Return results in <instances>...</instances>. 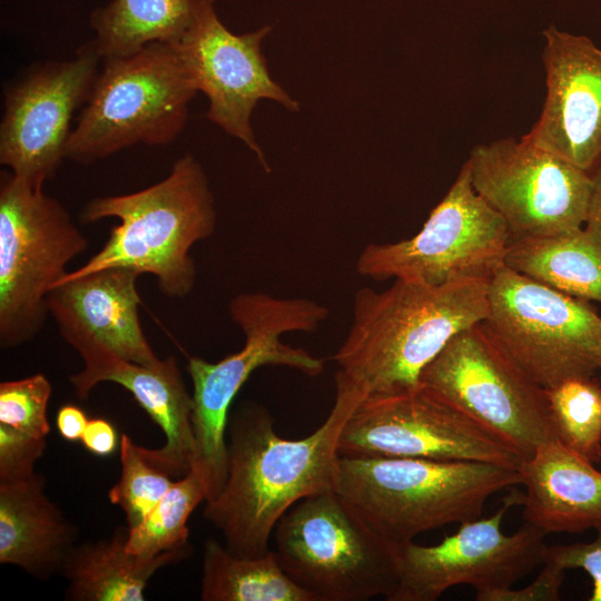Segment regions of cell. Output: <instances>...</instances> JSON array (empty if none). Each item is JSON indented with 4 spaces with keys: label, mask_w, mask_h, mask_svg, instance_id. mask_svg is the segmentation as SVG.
<instances>
[{
    "label": "cell",
    "mask_w": 601,
    "mask_h": 601,
    "mask_svg": "<svg viewBox=\"0 0 601 601\" xmlns=\"http://www.w3.org/2000/svg\"><path fill=\"white\" fill-rule=\"evenodd\" d=\"M361 403L336 390L326 420L300 440L280 437L273 417L258 405H247L228 418L227 477L220 493L206 502L204 518L221 532L230 553L266 554L276 524L293 505L335 490L341 433Z\"/></svg>",
    "instance_id": "cell-1"
},
{
    "label": "cell",
    "mask_w": 601,
    "mask_h": 601,
    "mask_svg": "<svg viewBox=\"0 0 601 601\" xmlns=\"http://www.w3.org/2000/svg\"><path fill=\"white\" fill-rule=\"evenodd\" d=\"M489 283L394 279L381 292L359 288L347 335L333 356L336 390L363 402L417 388L421 373L446 344L484 321Z\"/></svg>",
    "instance_id": "cell-2"
},
{
    "label": "cell",
    "mask_w": 601,
    "mask_h": 601,
    "mask_svg": "<svg viewBox=\"0 0 601 601\" xmlns=\"http://www.w3.org/2000/svg\"><path fill=\"white\" fill-rule=\"evenodd\" d=\"M109 217L119 224L100 250L62 278L126 267L154 275L169 297L181 298L193 290L196 266L189 252L216 227L213 193L193 156L179 158L161 181L131 194L93 198L80 214L86 224Z\"/></svg>",
    "instance_id": "cell-3"
},
{
    "label": "cell",
    "mask_w": 601,
    "mask_h": 601,
    "mask_svg": "<svg viewBox=\"0 0 601 601\" xmlns=\"http://www.w3.org/2000/svg\"><path fill=\"white\" fill-rule=\"evenodd\" d=\"M244 335L242 348L217 363L189 357L193 382L194 451L190 471L201 479L206 502L223 490L227 477L226 431L229 410L240 387L258 367L286 366L309 376L324 370V361L282 341L286 333L315 332L329 309L304 297H276L262 292L242 293L228 307Z\"/></svg>",
    "instance_id": "cell-4"
},
{
    "label": "cell",
    "mask_w": 601,
    "mask_h": 601,
    "mask_svg": "<svg viewBox=\"0 0 601 601\" xmlns=\"http://www.w3.org/2000/svg\"><path fill=\"white\" fill-rule=\"evenodd\" d=\"M521 484L518 469L471 461L339 456L335 491L387 541L481 516L493 494Z\"/></svg>",
    "instance_id": "cell-5"
},
{
    "label": "cell",
    "mask_w": 601,
    "mask_h": 601,
    "mask_svg": "<svg viewBox=\"0 0 601 601\" xmlns=\"http://www.w3.org/2000/svg\"><path fill=\"white\" fill-rule=\"evenodd\" d=\"M197 89L171 43L104 60L65 157L90 164L136 144L166 145L183 131Z\"/></svg>",
    "instance_id": "cell-6"
},
{
    "label": "cell",
    "mask_w": 601,
    "mask_h": 601,
    "mask_svg": "<svg viewBox=\"0 0 601 601\" xmlns=\"http://www.w3.org/2000/svg\"><path fill=\"white\" fill-rule=\"evenodd\" d=\"M274 533L283 570L315 601L388 600L398 584V545L372 529L335 490L297 502Z\"/></svg>",
    "instance_id": "cell-7"
},
{
    "label": "cell",
    "mask_w": 601,
    "mask_h": 601,
    "mask_svg": "<svg viewBox=\"0 0 601 601\" xmlns=\"http://www.w3.org/2000/svg\"><path fill=\"white\" fill-rule=\"evenodd\" d=\"M481 326L496 347L544 390L599 372L601 316L587 300L505 265L490 279L489 313Z\"/></svg>",
    "instance_id": "cell-8"
},
{
    "label": "cell",
    "mask_w": 601,
    "mask_h": 601,
    "mask_svg": "<svg viewBox=\"0 0 601 601\" xmlns=\"http://www.w3.org/2000/svg\"><path fill=\"white\" fill-rule=\"evenodd\" d=\"M88 247L67 209L11 171L0 177V346L31 341L48 315L47 296Z\"/></svg>",
    "instance_id": "cell-9"
},
{
    "label": "cell",
    "mask_w": 601,
    "mask_h": 601,
    "mask_svg": "<svg viewBox=\"0 0 601 601\" xmlns=\"http://www.w3.org/2000/svg\"><path fill=\"white\" fill-rule=\"evenodd\" d=\"M511 233L476 193L467 166L432 209L421 230L394 243L366 245L356 260L361 276L442 285L459 279L490 280L505 263Z\"/></svg>",
    "instance_id": "cell-10"
},
{
    "label": "cell",
    "mask_w": 601,
    "mask_h": 601,
    "mask_svg": "<svg viewBox=\"0 0 601 601\" xmlns=\"http://www.w3.org/2000/svg\"><path fill=\"white\" fill-rule=\"evenodd\" d=\"M420 385L529 459L558 441L545 390L523 374L480 324L457 333L423 370Z\"/></svg>",
    "instance_id": "cell-11"
},
{
    "label": "cell",
    "mask_w": 601,
    "mask_h": 601,
    "mask_svg": "<svg viewBox=\"0 0 601 601\" xmlns=\"http://www.w3.org/2000/svg\"><path fill=\"white\" fill-rule=\"evenodd\" d=\"M465 165L474 189L503 218L511 238L584 227L591 174L524 136L477 145Z\"/></svg>",
    "instance_id": "cell-12"
},
{
    "label": "cell",
    "mask_w": 601,
    "mask_h": 601,
    "mask_svg": "<svg viewBox=\"0 0 601 601\" xmlns=\"http://www.w3.org/2000/svg\"><path fill=\"white\" fill-rule=\"evenodd\" d=\"M338 452L344 456L486 462L518 470L524 461L504 439L421 385L364 400L343 427Z\"/></svg>",
    "instance_id": "cell-13"
},
{
    "label": "cell",
    "mask_w": 601,
    "mask_h": 601,
    "mask_svg": "<svg viewBox=\"0 0 601 601\" xmlns=\"http://www.w3.org/2000/svg\"><path fill=\"white\" fill-rule=\"evenodd\" d=\"M521 496L511 492L493 515L461 523L435 545H400V581L387 601H435L459 584L471 585L475 599L484 601L542 564L544 532L528 523L510 535L501 530L505 513L521 504Z\"/></svg>",
    "instance_id": "cell-14"
},
{
    "label": "cell",
    "mask_w": 601,
    "mask_h": 601,
    "mask_svg": "<svg viewBox=\"0 0 601 601\" xmlns=\"http://www.w3.org/2000/svg\"><path fill=\"white\" fill-rule=\"evenodd\" d=\"M101 57L92 41L76 57L32 66L4 87L0 162L42 188L62 160L73 112L88 100Z\"/></svg>",
    "instance_id": "cell-15"
},
{
    "label": "cell",
    "mask_w": 601,
    "mask_h": 601,
    "mask_svg": "<svg viewBox=\"0 0 601 601\" xmlns=\"http://www.w3.org/2000/svg\"><path fill=\"white\" fill-rule=\"evenodd\" d=\"M270 30L265 26L235 35L223 24L213 2L186 35L171 43L197 91L208 99L207 118L240 139L266 171L269 167L250 125L254 108L262 99L274 100L290 111L299 108L269 75L262 42Z\"/></svg>",
    "instance_id": "cell-16"
},
{
    "label": "cell",
    "mask_w": 601,
    "mask_h": 601,
    "mask_svg": "<svg viewBox=\"0 0 601 601\" xmlns=\"http://www.w3.org/2000/svg\"><path fill=\"white\" fill-rule=\"evenodd\" d=\"M543 36L546 96L524 137L590 173L601 161V49L553 26Z\"/></svg>",
    "instance_id": "cell-17"
},
{
    "label": "cell",
    "mask_w": 601,
    "mask_h": 601,
    "mask_svg": "<svg viewBox=\"0 0 601 601\" xmlns=\"http://www.w3.org/2000/svg\"><path fill=\"white\" fill-rule=\"evenodd\" d=\"M70 346L83 361V368L70 376L77 396L86 398L102 382L125 387L165 436L161 447L138 445L142 457L169 476L180 479L188 474L194 451L193 397L176 357L169 356L155 366H146L120 356L96 341L81 339Z\"/></svg>",
    "instance_id": "cell-18"
},
{
    "label": "cell",
    "mask_w": 601,
    "mask_h": 601,
    "mask_svg": "<svg viewBox=\"0 0 601 601\" xmlns=\"http://www.w3.org/2000/svg\"><path fill=\"white\" fill-rule=\"evenodd\" d=\"M140 275L131 268L109 267L59 280L47 296V307L63 339L69 345L96 341L131 362L157 365L161 359L139 319L136 282Z\"/></svg>",
    "instance_id": "cell-19"
},
{
    "label": "cell",
    "mask_w": 601,
    "mask_h": 601,
    "mask_svg": "<svg viewBox=\"0 0 601 601\" xmlns=\"http://www.w3.org/2000/svg\"><path fill=\"white\" fill-rule=\"evenodd\" d=\"M523 519L545 534L601 525V472L559 441L538 447L519 467Z\"/></svg>",
    "instance_id": "cell-20"
},
{
    "label": "cell",
    "mask_w": 601,
    "mask_h": 601,
    "mask_svg": "<svg viewBox=\"0 0 601 601\" xmlns=\"http://www.w3.org/2000/svg\"><path fill=\"white\" fill-rule=\"evenodd\" d=\"M78 529L46 495L45 477L0 483V563L39 580L61 573L78 543Z\"/></svg>",
    "instance_id": "cell-21"
},
{
    "label": "cell",
    "mask_w": 601,
    "mask_h": 601,
    "mask_svg": "<svg viewBox=\"0 0 601 601\" xmlns=\"http://www.w3.org/2000/svg\"><path fill=\"white\" fill-rule=\"evenodd\" d=\"M128 535L126 525L117 528L110 538L77 543L61 570L68 581L65 599L144 601V590L160 568L180 562L193 553L189 545L145 559L127 550Z\"/></svg>",
    "instance_id": "cell-22"
},
{
    "label": "cell",
    "mask_w": 601,
    "mask_h": 601,
    "mask_svg": "<svg viewBox=\"0 0 601 601\" xmlns=\"http://www.w3.org/2000/svg\"><path fill=\"white\" fill-rule=\"evenodd\" d=\"M215 0H111L90 14L102 60L134 55L154 42L176 43Z\"/></svg>",
    "instance_id": "cell-23"
},
{
    "label": "cell",
    "mask_w": 601,
    "mask_h": 601,
    "mask_svg": "<svg viewBox=\"0 0 601 601\" xmlns=\"http://www.w3.org/2000/svg\"><path fill=\"white\" fill-rule=\"evenodd\" d=\"M504 263L561 293L601 303V243L584 227L558 236L511 238Z\"/></svg>",
    "instance_id": "cell-24"
},
{
    "label": "cell",
    "mask_w": 601,
    "mask_h": 601,
    "mask_svg": "<svg viewBox=\"0 0 601 601\" xmlns=\"http://www.w3.org/2000/svg\"><path fill=\"white\" fill-rule=\"evenodd\" d=\"M203 601H315L283 570L275 551L239 558L214 539L203 553Z\"/></svg>",
    "instance_id": "cell-25"
},
{
    "label": "cell",
    "mask_w": 601,
    "mask_h": 601,
    "mask_svg": "<svg viewBox=\"0 0 601 601\" xmlns=\"http://www.w3.org/2000/svg\"><path fill=\"white\" fill-rule=\"evenodd\" d=\"M206 499L205 485L194 471L174 481L146 518L129 529L127 550L135 555L152 559L164 552L191 545L187 521Z\"/></svg>",
    "instance_id": "cell-26"
},
{
    "label": "cell",
    "mask_w": 601,
    "mask_h": 601,
    "mask_svg": "<svg viewBox=\"0 0 601 601\" xmlns=\"http://www.w3.org/2000/svg\"><path fill=\"white\" fill-rule=\"evenodd\" d=\"M556 440L591 463L601 460V384L594 376L545 390Z\"/></svg>",
    "instance_id": "cell-27"
},
{
    "label": "cell",
    "mask_w": 601,
    "mask_h": 601,
    "mask_svg": "<svg viewBox=\"0 0 601 601\" xmlns=\"http://www.w3.org/2000/svg\"><path fill=\"white\" fill-rule=\"evenodd\" d=\"M120 477L108 491V499L124 510L127 526L131 529L146 518L174 481L148 463L125 433L120 437Z\"/></svg>",
    "instance_id": "cell-28"
},
{
    "label": "cell",
    "mask_w": 601,
    "mask_h": 601,
    "mask_svg": "<svg viewBox=\"0 0 601 601\" xmlns=\"http://www.w3.org/2000/svg\"><path fill=\"white\" fill-rule=\"evenodd\" d=\"M52 387L41 373L0 383V423L17 431L47 440L50 424L47 417Z\"/></svg>",
    "instance_id": "cell-29"
},
{
    "label": "cell",
    "mask_w": 601,
    "mask_h": 601,
    "mask_svg": "<svg viewBox=\"0 0 601 601\" xmlns=\"http://www.w3.org/2000/svg\"><path fill=\"white\" fill-rule=\"evenodd\" d=\"M47 440L23 434L0 423V483H13L33 475Z\"/></svg>",
    "instance_id": "cell-30"
},
{
    "label": "cell",
    "mask_w": 601,
    "mask_h": 601,
    "mask_svg": "<svg viewBox=\"0 0 601 601\" xmlns=\"http://www.w3.org/2000/svg\"><path fill=\"white\" fill-rule=\"evenodd\" d=\"M595 530L597 538L591 542L546 545L543 555V563H554L563 570H584L593 583L589 601H601V525Z\"/></svg>",
    "instance_id": "cell-31"
},
{
    "label": "cell",
    "mask_w": 601,
    "mask_h": 601,
    "mask_svg": "<svg viewBox=\"0 0 601 601\" xmlns=\"http://www.w3.org/2000/svg\"><path fill=\"white\" fill-rule=\"evenodd\" d=\"M564 571L554 563L545 562L534 581L525 588L496 591L484 601H559Z\"/></svg>",
    "instance_id": "cell-32"
},
{
    "label": "cell",
    "mask_w": 601,
    "mask_h": 601,
    "mask_svg": "<svg viewBox=\"0 0 601 601\" xmlns=\"http://www.w3.org/2000/svg\"><path fill=\"white\" fill-rule=\"evenodd\" d=\"M80 441L93 455L108 456L117 447L118 435L109 421L96 417L88 421Z\"/></svg>",
    "instance_id": "cell-33"
},
{
    "label": "cell",
    "mask_w": 601,
    "mask_h": 601,
    "mask_svg": "<svg viewBox=\"0 0 601 601\" xmlns=\"http://www.w3.org/2000/svg\"><path fill=\"white\" fill-rule=\"evenodd\" d=\"M88 421L86 413L79 406L71 404L61 406L56 417L60 435L69 442L81 439Z\"/></svg>",
    "instance_id": "cell-34"
},
{
    "label": "cell",
    "mask_w": 601,
    "mask_h": 601,
    "mask_svg": "<svg viewBox=\"0 0 601 601\" xmlns=\"http://www.w3.org/2000/svg\"><path fill=\"white\" fill-rule=\"evenodd\" d=\"M591 178L592 186L584 228L601 243V161Z\"/></svg>",
    "instance_id": "cell-35"
},
{
    "label": "cell",
    "mask_w": 601,
    "mask_h": 601,
    "mask_svg": "<svg viewBox=\"0 0 601 601\" xmlns=\"http://www.w3.org/2000/svg\"><path fill=\"white\" fill-rule=\"evenodd\" d=\"M599 374H600V377H601V362H600V365H599Z\"/></svg>",
    "instance_id": "cell-36"
}]
</instances>
